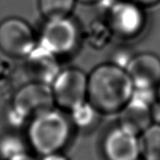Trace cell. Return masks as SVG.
I'll list each match as a JSON object with an SVG mask.
<instances>
[{
    "label": "cell",
    "mask_w": 160,
    "mask_h": 160,
    "mask_svg": "<svg viewBox=\"0 0 160 160\" xmlns=\"http://www.w3.org/2000/svg\"><path fill=\"white\" fill-rule=\"evenodd\" d=\"M133 92L126 68L114 62L99 64L88 73L87 101L101 115H117Z\"/></svg>",
    "instance_id": "cell-1"
},
{
    "label": "cell",
    "mask_w": 160,
    "mask_h": 160,
    "mask_svg": "<svg viewBox=\"0 0 160 160\" xmlns=\"http://www.w3.org/2000/svg\"><path fill=\"white\" fill-rule=\"evenodd\" d=\"M74 129L68 113L54 107L28 121L26 142L40 157L63 153L71 141Z\"/></svg>",
    "instance_id": "cell-2"
},
{
    "label": "cell",
    "mask_w": 160,
    "mask_h": 160,
    "mask_svg": "<svg viewBox=\"0 0 160 160\" xmlns=\"http://www.w3.org/2000/svg\"><path fill=\"white\" fill-rule=\"evenodd\" d=\"M88 73L75 67L61 69L51 84L54 106L69 112L87 101Z\"/></svg>",
    "instance_id": "cell-3"
},
{
    "label": "cell",
    "mask_w": 160,
    "mask_h": 160,
    "mask_svg": "<svg viewBox=\"0 0 160 160\" xmlns=\"http://www.w3.org/2000/svg\"><path fill=\"white\" fill-rule=\"evenodd\" d=\"M104 19L113 36L122 39L137 38L146 25L144 8L132 0L112 1Z\"/></svg>",
    "instance_id": "cell-4"
},
{
    "label": "cell",
    "mask_w": 160,
    "mask_h": 160,
    "mask_svg": "<svg viewBox=\"0 0 160 160\" xmlns=\"http://www.w3.org/2000/svg\"><path fill=\"white\" fill-rule=\"evenodd\" d=\"M38 46L32 25L20 17H8L0 22V51L10 58L24 59Z\"/></svg>",
    "instance_id": "cell-5"
},
{
    "label": "cell",
    "mask_w": 160,
    "mask_h": 160,
    "mask_svg": "<svg viewBox=\"0 0 160 160\" xmlns=\"http://www.w3.org/2000/svg\"><path fill=\"white\" fill-rule=\"evenodd\" d=\"M81 36L80 27L71 16L45 20L38 37V45L59 57L75 51Z\"/></svg>",
    "instance_id": "cell-6"
},
{
    "label": "cell",
    "mask_w": 160,
    "mask_h": 160,
    "mask_svg": "<svg viewBox=\"0 0 160 160\" xmlns=\"http://www.w3.org/2000/svg\"><path fill=\"white\" fill-rule=\"evenodd\" d=\"M54 107L51 85L36 82H26L22 85L11 101V110L27 122L33 116Z\"/></svg>",
    "instance_id": "cell-7"
},
{
    "label": "cell",
    "mask_w": 160,
    "mask_h": 160,
    "mask_svg": "<svg viewBox=\"0 0 160 160\" xmlns=\"http://www.w3.org/2000/svg\"><path fill=\"white\" fill-rule=\"evenodd\" d=\"M101 151L106 160L141 159L139 136L117 125L104 135Z\"/></svg>",
    "instance_id": "cell-8"
},
{
    "label": "cell",
    "mask_w": 160,
    "mask_h": 160,
    "mask_svg": "<svg viewBox=\"0 0 160 160\" xmlns=\"http://www.w3.org/2000/svg\"><path fill=\"white\" fill-rule=\"evenodd\" d=\"M125 68L134 89H156L160 83V57L154 52L131 55Z\"/></svg>",
    "instance_id": "cell-9"
},
{
    "label": "cell",
    "mask_w": 160,
    "mask_h": 160,
    "mask_svg": "<svg viewBox=\"0 0 160 160\" xmlns=\"http://www.w3.org/2000/svg\"><path fill=\"white\" fill-rule=\"evenodd\" d=\"M22 66L27 82L49 85L61 70L58 56L39 45L23 59Z\"/></svg>",
    "instance_id": "cell-10"
},
{
    "label": "cell",
    "mask_w": 160,
    "mask_h": 160,
    "mask_svg": "<svg viewBox=\"0 0 160 160\" xmlns=\"http://www.w3.org/2000/svg\"><path fill=\"white\" fill-rule=\"evenodd\" d=\"M117 125L138 136L153 124L151 105L134 97L117 113Z\"/></svg>",
    "instance_id": "cell-11"
},
{
    "label": "cell",
    "mask_w": 160,
    "mask_h": 160,
    "mask_svg": "<svg viewBox=\"0 0 160 160\" xmlns=\"http://www.w3.org/2000/svg\"><path fill=\"white\" fill-rule=\"evenodd\" d=\"M141 158L160 160V125L152 124L140 136Z\"/></svg>",
    "instance_id": "cell-12"
},
{
    "label": "cell",
    "mask_w": 160,
    "mask_h": 160,
    "mask_svg": "<svg viewBox=\"0 0 160 160\" xmlns=\"http://www.w3.org/2000/svg\"><path fill=\"white\" fill-rule=\"evenodd\" d=\"M74 128L82 131L93 129L102 116L88 101L79 105L68 112Z\"/></svg>",
    "instance_id": "cell-13"
},
{
    "label": "cell",
    "mask_w": 160,
    "mask_h": 160,
    "mask_svg": "<svg viewBox=\"0 0 160 160\" xmlns=\"http://www.w3.org/2000/svg\"><path fill=\"white\" fill-rule=\"evenodd\" d=\"M76 0H38V8L45 20L71 16Z\"/></svg>",
    "instance_id": "cell-14"
},
{
    "label": "cell",
    "mask_w": 160,
    "mask_h": 160,
    "mask_svg": "<svg viewBox=\"0 0 160 160\" xmlns=\"http://www.w3.org/2000/svg\"><path fill=\"white\" fill-rule=\"evenodd\" d=\"M88 44L95 49H102L110 44L114 38L105 19L94 21L87 28Z\"/></svg>",
    "instance_id": "cell-15"
},
{
    "label": "cell",
    "mask_w": 160,
    "mask_h": 160,
    "mask_svg": "<svg viewBox=\"0 0 160 160\" xmlns=\"http://www.w3.org/2000/svg\"><path fill=\"white\" fill-rule=\"evenodd\" d=\"M28 144L16 134H7L0 138V160H9L27 153Z\"/></svg>",
    "instance_id": "cell-16"
},
{
    "label": "cell",
    "mask_w": 160,
    "mask_h": 160,
    "mask_svg": "<svg viewBox=\"0 0 160 160\" xmlns=\"http://www.w3.org/2000/svg\"><path fill=\"white\" fill-rule=\"evenodd\" d=\"M151 117L154 124L160 125V101L156 100L151 105Z\"/></svg>",
    "instance_id": "cell-17"
},
{
    "label": "cell",
    "mask_w": 160,
    "mask_h": 160,
    "mask_svg": "<svg viewBox=\"0 0 160 160\" xmlns=\"http://www.w3.org/2000/svg\"><path fill=\"white\" fill-rule=\"evenodd\" d=\"M135 3L139 4L140 6L145 8H149V7H154L157 6L158 4L160 3V0H132Z\"/></svg>",
    "instance_id": "cell-18"
},
{
    "label": "cell",
    "mask_w": 160,
    "mask_h": 160,
    "mask_svg": "<svg viewBox=\"0 0 160 160\" xmlns=\"http://www.w3.org/2000/svg\"><path fill=\"white\" fill-rule=\"evenodd\" d=\"M40 160H69L63 153H56L52 155H47L44 157H41Z\"/></svg>",
    "instance_id": "cell-19"
},
{
    "label": "cell",
    "mask_w": 160,
    "mask_h": 160,
    "mask_svg": "<svg viewBox=\"0 0 160 160\" xmlns=\"http://www.w3.org/2000/svg\"><path fill=\"white\" fill-rule=\"evenodd\" d=\"M9 160H38L37 158H35L34 157H32L31 155L27 153H24V154H22V155H19L17 157H14L12 158H10Z\"/></svg>",
    "instance_id": "cell-20"
},
{
    "label": "cell",
    "mask_w": 160,
    "mask_h": 160,
    "mask_svg": "<svg viewBox=\"0 0 160 160\" xmlns=\"http://www.w3.org/2000/svg\"><path fill=\"white\" fill-rule=\"evenodd\" d=\"M76 1H77V3L83 4V5H98V4H101L107 0H76Z\"/></svg>",
    "instance_id": "cell-21"
},
{
    "label": "cell",
    "mask_w": 160,
    "mask_h": 160,
    "mask_svg": "<svg viewBox=\"0 0 160 160\" xmlns=\"http://www.w3.org/2000/svg\"><path fill=\"white\" fill-rule=\"evenodd\" d=\"M156 95H157V100L160 101V83L156 88Z\"/></svg>",
    "instance_id": "cell-22"
},
{
    "label": "cell",
    "mask_w": 160,
    "mask_h": 160,
    "mask_svg": "<svg viewBox=\"0 0 160 160\" xmlns=\"http://www.w3.org/2000/svg\"><path fill=\"white\" fill-rule=\"evenodd\" d=\"M139 160H144V159H142V158H141V159H139Z\"/></svg>",
    "instance_id": "cell-23"
}]
</instances>
